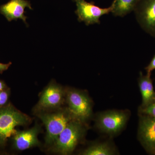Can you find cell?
Instances as JSON below:
<instances>
[{
    "label": "cell",
    "instance_id": "obj_8",
    "mask_svg": "<svg viewBox=\"0 0 155 155\" xmlns=\"http://www.w3.org/2000/svg\"><path fill=\"white\" fill-rule=\"evenodd\" d=\"M134 11L141 28L155 38V0H139Z\"/></svg>",
    "mask_w": 155,
    "mask_h": 155
},
{
    "label": "cell",
    "instance_id": "obj_19",
    "mask_svg": "<svg viewBox=\"0 0 155 155\" xmlns=\"http://www.w3.org/2000/svg\"><path fill=\"white\" fill-rule=\"evenodd\" d=\"M5 87V84L3 81L0 80V92L4 91V89Z\"/></svg>",
    "mask_w": 155,
    "mask_h": 155
},
{
    "label": "cell",
    "instance_id": "obj_11",
    "mask_svg": "<svg viewBox=\"0 0 155 155\" xmlns=\"http://www.w3.org/2000/svg\"><path fill=\"white\" fill-rule=\"evenodd\" d=\"M26 8L32 10L31 4L27 0H11L0 7V12L8 21L21 19L27 25V17L25 15V9Z\"/></svg>",
    "mask_w": 155,
    "mask_h": 155
},
{
    "label": "cell",
    "instance_id": "obj_12",
    "mask_svg": "<svg viewBox=\"0 0 155 155\" xmlns=\"http://www.w3.org/2000/svg\"><path fill=\"white\" fill-rule=\"evenodd\" d=\"M150 75H144L140 72L139 77V86L142 98V108L150 105L155 100V92Z\"/></svg>",
    "mask_w": 155,
    "mask_h": 155
},
{
    "label": "cell",
    "instance_id": "obj_15",
    "mask_svg": "<svg viewBox=\"0 0 155 155\" xmlns=\"http://www.w3.org/2000/svg\"><path fill=\"white\" fill-rule=\"evenodd\" d=\"M140 113L142 115L155 117V100L150 105L147 106L145 108H140Z\"/></svg>",
    "mask_w": 155,
    "mask_h": 155
},
{
    "label": "cell",
    "instance_id": "obj_20",
    "mask_svg": "<svg viewBox=\"0 0 155 155\" xmlns=\"http://www.w3.org/2000/svg\"><path fill=\"white\" fill-rule=\"evenodd\" d=\"M72 1H73V2H75V1H76V0H72Z\"/></svg>",
    "mask_w": 155,
    "mask_h": 155
},
{
    "label": "cell",
    "instance_id": "obj_17",
    "mask_svg": "<svg viewBox=\"0 0 155 155\" xmlns=\"http://www.w3.org/2000/svg\"><path fill=\"white\" fill-rule=\"evenodd\" d=\"M146 70L147 74L148 75H151V73L153 70L155 69V54L153 56L150 62L149 65L145 68Z\"/></svg>",
    "mask_w": 155,
    "mask_h": 155
},
{
    "label": "cell",
    "instance_id": "obj_14",
    "mask_svg": "<svg viewBox=\"0 0 155 155\" xmlns=\"http://www.w3.org/2000/svg\"><path fill=\"white\" fill-rule=\"evenodd\" d=\"M113 150L108 143H97L91 146L81 153L83 155H110L114 154Z\"/></svg>",
    "mask_w": 155,
    "mask_h": 155
},
{
    "label": "cell",
    "instance_id": "obj_18",
    "mask_svg": "<svg viewBox=\"0 0 155 155\" xmlns=\"http://www.w3.org/2000/svg\"><path fill=\"white\" fill-rule=\"evenodd\" d=\"M11 64V63H9L7 64H2L0 63V72L2 73L4 71L7 70L10 67Z\"/></svg>",
    "mask_w": 155,
    "mask_h": 155
},
{
    "label": "cell",
    "instance_id": "obj_5",
    "mask_svg": "<svg viewBox=\"0 0 155 155\" xmlns=\"http://www.w3.org/2000/svg\"><path fill=\"white\" fill-rule=\"evenodd\" d=\"M65 103L74 119L85 123L91 116V102L84 92L75 89H66Z\"/></svg>",
    "mask_w": 155,
    "mask_h": 155
},
{
    "label": "cell",
    "instance_id": "obj_7",
    "mask_svg": "<svg viewBox=\"0 0 155 155\" xmlns=\"http://www.w3.org/2000/svg\"><path fill=\"white\" fill-rule=\"evenodd\" d=\"M127 113L122 111H110L100 114L97 118V127L103 132L114 134L119 132L128 119Z\"/></svg>",
    "mask_w": 155,
    "mask_h": 155
},
{
    "label": "cell",
    "instance_id": "obj_1",
    "mask_svg": "<svg viewBox=\"0 0 155 155\" xmlns=\"http://www.w3.org/2000/svg\"><path fill=\"white\" fill-rule=\"evenodd\" d=\"M86 129L84 122L72 119L51 146L52 151L61 155L70 154L84 136Z\"/></svg>",
    "mask_w": 155,
    "mask_h": 155
},
{
    "label": "cell",
    "instance_id": "obj_6",
    "mask_svg": "<svg viewBox=\"0 0 155 155\" xmlns=\"http://www.w3.org/2000/svg\"><path fill=\"white\" fill-rule=\"evenodd\" d=\"M77 9L75 11L79 22H84L89 25L101 23L100 19L102 16L112 13L114 3L107 8H101L95 5L94 2H88L85 0L75 1Z\"/></svg>",
    "mask_w": 155,
    "mask_h": 155
},
{
    "label": "cell",
    "instance_id": "obj_16",
    "mask_svg": "<svg viewBox=\"0 0 155 155\" xmlns=\"http://www.w3.org/2000/svg\"><path fill=\"white\" fill-rule=\"evenodd\" d=\"M9 97V94L7 91H2L0 92V107L5 105L8 101Z\"/></svg>",
    "mask_w": 155,
    "mask_h": 155
},
{
    "label": "cell",
    "instance_id": "obj_4",
    "mask_svg": "<svg viewBox=\"0 0 155 155\" xmlns=\"http://www.w3.org/2000/svg\"><path fill=\"white\" fill-rule=\"evenodd\" d=\"M66 89L54 81H51L40 94L39 99L34 109L35 114L58 110L65 103Z\"/></svg>",
    "mask_w": 155,
    "mask_h": 155
},
{
    "label": "cell",
    "instance_id": "obj_2",
    "mask_svg": "<svg viewBox=\"0 0 155 155\" xmlns=\"http://www.w3.org/2000/svg\"><path fill=\"white\" fill-rule=\"evenodd\" d=\"M46 129V144L52 146L67 124L73 119L67 107L54 110L41 112L36 114Z\"/></svg>",
    "mask_w": 155,
    "mask_h": 155
},
{
    "label": "cell",
    "instance_id": "obj_9",
    "mask_svg": "<svg viewBox=\"0 0 155 155\" xmlns=\"http://www.w3.org/2000/svg\"><path fill=\"white\" fill-rule=\"evenodd\" d=\"M138 137L147 152L155 154V117L142 115L140 119Z\"/></svg>",
    "mask_w": 155,
    "mask_h": 155
},
{
    "label": "cell",
    "instance_id": "obj_3",
    "mask_svg": "<svg viewBox=\"0 0 155 155\" xmlns=\"http://www.w3.org/2000/svg\"><path fill=\"white\" fill-rule=\"evenodd\" d=\"M31 118L11 105L0 107V145L16 131L15 127L30 123Z\"/></svg>",
    "mask_w": 155,
    "mask_h": 155
},
{
    "label": "cell",
    "instance_id": "obj_10",
    "mask_svg": "<svg viewBox=\"0 0 155 155\" xmlns=\"http://www.w3.org/2000/svg\"><path fill=\"white\" fill-rule=\"evenodd\" d=\"M38 125L24 130H16L13 135L14 146L19 151H23L40 144L38 137L40 132Z\"/></svg>",
    "mask_w": 155,
    "mask_h": 155
},
{
    "label": "cell",
    "instance_id": "obj_13",
    "mask_svg": "<svg viewBox=\"0 0 155 155\" xmlns=\"http://www.w3.org/2000/svg\"><path fill=\"white\" fill-rule=\"evenodd\" d=\"M139 0H114L112 14L116 17H124L135 10Z\"/></svg>",
    "mask_w": 155,
    "mask_h": 155
}]
</instances>
